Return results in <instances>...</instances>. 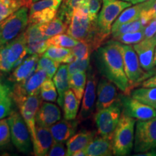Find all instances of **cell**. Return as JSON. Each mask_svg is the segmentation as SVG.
<instances>
[{"instance_id":"74e56055","label":"cell","mask_w":156,"mask_h":156,"mask_svg":"<svg viewBox=\"0 0 156 156\" xmlns=\"http://www.w3.org/2000/svg\"><path fill=\"white\" fill-rule=\"evenodd\" d=\"M144 29L145 28L142 29V30H140L136 31V32L128 33V34L121 35V36H117L116 38L113 39L124 44L134 45L138 44V43L142 41L145 38V32H144Z\"/></svg>"},{"instance_id":"d590c367","label":"cell","mask_w":156,"mask_h":156,"mask_svg":"<svg viewBox=\"0 0 156 156\" xmlns=\"http://www.w3.org/2000/svg\"><path fill=\"white\" fill-rule=\"evenodd\" d=\"M145 25L142 23V20L139 18L134 21H131V22L124 23V24L120 25L116 30L112 32V35L113 38H114L117 36H121V35L140 30L142 29L145 28Z\"/></svg>"},{"instance_id":"9a60e30c","label":"cell","mask_w":156,"mask_h":156,"mask_svg":"<svg viewBox=\"0 0 156 156\" xmlns=\"http://www.w3.org/2000/svg\"><path fill=\"white\" fill-rule=\"evenodd\" d=\"M28 54L42 55L49 47L47 39L43 36L39 24H28L25 30Z\"/></svg>"},{"instance_id":"db71d44e","label":"cell","mask_w":156,"mask_h":156,"mask_svg":"<svg viewBox=\"0 0 156 156\" xmlns=\"http://www.w3.org/2000/svg\"><path fill=\"white\" fill-rule=\"evenodd\" d=\"M122 1H126V2H131V0H122Z\"/></svg>"},{"instance_id":"bcb514c9","label":"cell","mask_w":156,"mask_h":156,"mask_svg":"<svg viewBox=\"0 0 156 156\" xmlns=\"http://www.w3.org/2000/svg\"><path fill=\"white\" fill-rule=\"evenodd\" d=\"M145 38H151L154 36L156 33V17L152 19L144 29Z\"/></svg>"},{"instance_id":"d6a6232c","label":"cell","mask_w":156,"mask_h":156,"mask_svg":"<svg viewBox=\"0 0 156 156\" xmlns=\"http://www.w3.org/2000/svg\"><path fill=\"white\" fill-rule=\"evenodd\" d=\"M23 6H26L25 0H0V22Z\"/></svg>"},{"instance_id":"277c9868","label":"cell","mask_w":156,"mask_h":156,"mask_svg":"<svg viewBox=\"0 0 156 156\" xmlns=\"http://www.w3.org/2000/svg\"><path fill=\"white\" fill-rule=\"evenodd\" d=\"M135 125V119L122 114L113 135L114 155L117 156L129 155L134 145Z\"/></svg>"},{"instance_id":"d4e9b609","label":"cell","mask_w":156,"mask_h":156,"mask_svg":"<svg viewBox=\"0 0 156 156\" xmlns=\"http://www.w3.org/2000/svg\"><path fill=\"white\" fill-rule=\"evenodd\" d=\"M53 81L58 93L57 103L60 107H63L64 94L69 89V73L67 64H63L59 66L54 76Z\"/></svg>"},{"instance_id":"f546056e","label":"cell","mask_w":156,"mask_h":156,"mask_svg":"<svg viewBox=\"0 0 156 156\" xmlns=\"http://www.w3.org/2000/svg\"><path fill=\"white\" fill-rule=\"evenodd\" d=\"M86 83V72H78L69 75V89L73 91L80 101H81L82 98L83 97Z\"/></svg>"},{"instance_id":"8fae6325","label":"cell","mask_w":156,"mask_h":156,"mask_svg":"<svg viewBox=\"0 0 156 156\" xmlns=\"http://www.w3.org/2000/svg\"><path fill=\"white\" fill-rule=\"evenodd\" d=\"M41 101L40 93H38L25 97L15 102L26 123L32 142L36 139V114L42 103Z\"/></svg>"},{"instance_id":"52a82bcc","label":"cell","mask_w":156,"mask_h":156,"mask_svg":"<svg viewBox=\"0 0 156 156\" xmlns=\"http://www.w3.org/2000/svg\"><path fill=\"white\" fill-rule=\"evenodd\" d=\"M122 114V105L119 98L111 106L96 112L94 120L99 135L113 139Z\"/></svg>"},{"instance_id":"6da1fadb","label":"cell","mask_w":156,"mask_h":156,"mask_svg":"<svg viewBox=\"0 0 156 156\" xmlns=\"http://www.w3.org/2000/svg\"><path fill=\"white\" fill-rule=\"evenodd\" d=\"M94 56L99 73L115 84L124 94L130 95L132 90L124 70L118 41L113 39L102 44L96 50Z\"/></svg>"},{"instance_id":"cb8c5ba5","label":"cell","mask_w":156,"mask_h":156,"mask_svg":"<svg viewBox=\"0 0 156 156\" xmlns=\"http://www.w3.org/2000/svg\"><path fill=\"white\" fill-rule=\"evenodd\" d=\"M95 136V132L82 130L70 137L67 141V155L73 156L76 152L85 150Z\"/></svg>"},{"instance_id":"1f68e13d","label":"cell","mask_w":156,"mask_h":156,"mask_svg":"<svg viewBox=\"0 0 156 156\" xmlns=\"http://www.w3.org/2000/svg\"><path fill=\"white\" fill-rule=\"evenodd\" d=\"M57 11L51 8H45L30 13L28 16V24H42L55 18Z\"/></svg>"},{"instance_id":"44dd1931","label":"cell","mask_w":156,"mask_h":156,"mask_svg":"<svg viewBox=\"0 0 156 156\" xmlns=\"http://www.w3.org/2000/svg\"><path fill=\"white\" fill-rule=\"evenodd\" d=\"M87 156H110L114 155L112 139L95 136L84 150Z\"/></svg>"},{"instance_id":"ac0fdd59","label":"cell","mask_w":156,"mask_h":156,"mask_svg":"<svg viewBox=\"0 0 156 156\" xmlns=\"http://www.w3.org/2000/svg\"><path fill=\"white\" fill-rule=\"evenodd\" d=\"M59 107L50 102H42L36 114V126L50 127L61 120Z\"/></svg>"},{"instance_id":"816d5d0a","label":"cell","mask_w":156,"mask_h":156,"mask_svg":"<svg viewBox=\"0 0 156 156\" xmlns=\"http://www.w3.org/2000/svg\"><path fill=\"white\" fill-rule=\"evenodd\" d=\"M154 66L156 67V48H155V56H154Z\"/></svg>"},{"instance_id":"3957f363","label":"cell","mask_w":156,"mask_h":156,"mask_svg":"<svg viewBox=\"0 0 156 156\" xmlns=\"http://www.w3.org/2000/svg\"><path fill=\"white\" fill-rule=\"evenodd\" d=\"M118 46L122 52L124 70L131 90H133L137 85H141L142 82L155 75L156 73L155 69L146 72L142 69L140 65L137 54L132 46L130 45L122 44L119 41Z\"/></svg>"},{"instance_id":"83f0119b","label":"cell","mask_w":156,"mask_h":156,"mask_svg":"<svg viewBox=\"0 0 156 156\" xmlns=\"http://www.w3.org/2000/svg\"><path fill=\"white\" fill-rule=\"evenodd\" d=\"M43 55L63 64H69L75 60L71 49L60 46H50Z\"/></svg>"},{"instance_id":"60d3db41","label":"cell","mask_w":156,"mask_h":156,"mask_svg":"<svg viewBox=\"0 0 156 156\" xmlns=\"http://www.w3.org/2000/svg\"><path fill=\"white\" fill-rule=\"evenodd\" d=\"M90 67V58L85 59H75L67 64L69 75L78 72H86Z\"/></svg>"},{"instance_id":"30bf717a","label":"cell","mask_w":156,"mask_h":156,"mask_svg":"<svg viewBox=\"0 0 156 156\" xmlns=\"http://www.w3.org/2000/svg\"><path fill=\"white\" fill-rule=\"evenodd\" d=\"M47 78V74L37 65L36 69L26 79L20 83H15L11 95L13 101H17L29 95L40 93L43 83Z\"/></svg>"},{"instance_id":"8992f818","label":"cell","mask_w":156,"mask_h":156,"mask_svg":"<svg viewBox=\"0 0 156 156\" xmlns=\"http://www.w3.org/2000/svg\"><path fill=\"white\" fill-rule=\"evenodd\" d=\"M29 8L23 6L0 22V46L14 39L28 25Z\"/></svg>"},{"instance_id":"2e32d148","label":"cell","mask_w":156,"mask_h":156,"mask_svg":"<svg viewBox=\"0 0 156 156\" xmlns=\"http://www.w3.org/2000/svg\"><path fill=\"white\" fill-rule=\"evenodd\" d=\"M116 85L106 77L101 78L97 85L96 112L107 108L118 99Z\"/></svg>"},{"instance_id":"7bdbcfd3","label":"cell","mask_w":156,"mask_h":156,"mask_svg":"<svg viewBox=\"0 0 156 156\" xmlns=\"http://www.w3.org/2000/svg\"><path fill=\"white\" fill-rule=\"evenodd\" d=\"M13 99L11 94L0 101V119H5L11 114Z\"/></svg>"},{"instance_id":"9c48e42d","label":"cell","mask_w":156,"mask_h":156,"mask_svg":"<svg viewBox=\"0 0 156 156\" xmlns=\"http://www.w3.org/2000/svg\"><path fill=\"white\" fill-rule=\"evenodd\" d=\"M134 151L142 153L156 148V117L136 123Z\"/></svg>"},{"instance_id":"681fc988","label":"cell","mask_w":156,"mask_h":156,"mask_svg":"<svg viewBox=\"0 0 156 156\" xmlns=\"http://www.w3.org/2000/svg\"><path fill=\"white\" fill-rule=\"evenodd\" d=\"M147 1V0H131V2L132 5H136V4H139V3H142L144 2Z\"/></svg>"},{"instance_id":"7dc6e473","label":"cell","mask_w":156,"mask_h":156,"mask_svg":"<svg viewBox=\"0 0 156 156\" xmlns=\"http://www.w3.org/2000/svg\"><path fill=\"white\" fill-rule=\"evenodd\" d=\"M12 90H10V87H9L8 85L4 83L0 80V101L2 100L7 95L11 94Z\"/></svg>"},{"instance_id":"4dcf8cb0","label":"cell","mask_w":156,"mask_h":156,"mask_svg":"<svg viewBox=\"0 0 156 156\" xmlns=\"http://www.w3.org/2000/svg\"><path fill=\"white\" fill-rule=\"evenodd\" d=\"M82 0H63L57 11L56 16L64 23L69 25L73 12L80 5Z\"/></svg>"},{"instance_id":"4316f807","label":"cell","mask_w":156,"mask_h":156,"mask_svg":"<svg viewBox=\"0 0 156 156\" xmlns=\"http://www.w3.org/2000/svg\"><path fill=\"white\" fill-rule=\"evenodd\" d=\"M69 25L63 20L56 17L52 20L46 23L39 24L41 32L46 39L53 37L56 35L64 34L67 32Z\"/></svg>"},{"instance_id":"e575fe53","label":"cell","mask_w":156,"mask_h":156,"mask_svg":"<svg viewBox=\"0 0 156 156\" xmlns=\"http://www.w3.org/2000/svg\"><path fill=\"white\" fill-rule=\"evenodd\" d=\"M40 95L42 100L48 102H56L58 98L57 90L51 79H46L41 86Z\"/></svg>"},{"instance_id":"4fadbf2b","label":"cell","mask_w":156,"mask_h":156,"mask_svg":"<svg viewBox=\"0 0 156 156\" xmlns=\"http://www.w3.org/2000/svg\"><path fill=\"white\" fill-rule=\"evenodd\" d=\"M96 83L97 78L92 68L89 67L87 75L86 87L83 95L81 109L77 117V120L79 123L89 119L93 114L96 98Z\"/></svg>"},{"instance_id":"7c38bea8","label":"cell","mask_w":156,"mask_h":156,"mask_svg":"<svg viewBox=\"0 0 156 156\" xmlns=\"http://www.w3.org/2000/svg\"><path fill=\"white\" fill-rule=\"evenodd\" d=\"M122 105V114L136 119L137 120H148L156 117V109L140 102L129 95L119 96Z\"/></svg>"},{"instance_id":"484cf974","label":"cell","mask_w":156,"mask_h":156,"mask_svg":"<svg viewBox=\"0 0 156 156\" xmlns=\"http://www.w3.org/2000/svg\"><path fill=\"white\" fill-rule=\"evenodd\" d=\"M80 101L78 100L75 93L69 89L64 94L63 111L64 119L74 120L77 119Z\"/></svg>"},{"instance_id":"8d00e7d4","label":"cell","mask_w":156,"mask_h":156,"mask_svg":"<svg viewBox=\"0 0 156 156\" xmlns=\"http://www.w3.org/2000/svg\"><path fill=\"white\" fill-rule=\"evenodd\" d=\"M59 66V62L44 55L40 56L38 62V67L41 68L46 72L48 79H52L54 77Z\"/></svg>"},{"instance_id":"5bb4252c","label":"cell","mask_w":156,"mask_h":156,"mask_svg":"<svg viewBox=\"0 0 156 156\" xmlns=\"http://www.w3.org/2000/svg\"><path fill=\"white\" fill-rule=\"evenodd\" d=\"M4 45L5 46L7 62L12 69L18 66L28 54L25 30Z\"/></svg>"},{"instance_id":"ee69618b","label":"cell","mask_w":156,"mask_h":156,"mask_svg":"<svg viewBox=\"0 0 156 156\" xmlns=\"http://www.w3.org/2000/svg\"><path fill=\"white\" fill-rule=\"evenodd\" d=\"M102 0H89L88 3V17L93 22L97 20L98 12L101 7Z\"/></svg>"},{"instance_id":"5b68a950","label":"cell","mask_w":156,"mask_h":156,"mask_svg":"<svg viewBox=\"0 0 156 156\" xmlns=\"http://www.w3.org/2000/svg\"><path fill=\"white\" fill-rule=\"evenodd\" d=\"M102 9L98 15L97 28L104 40L112 34V25L122 12L132 4L122 0H102Z\"/></svg>"},{"instance_id":"c3c4849f","label":"cell","mask_w":156,"mask_h":156,"mask_svg":"<svg viewBox=\"0 0 156 156\" xmlns=\"http://www.w3.org/2000/svg\"><path fill=\"white\" fill-rule=\"evenodd\" d=\"M142 87H156V75L151 76V77L147 78L145 81L142 82L141 84Z\"/></svg>"},{"instance_id":"ba28073f","label":"cell","mask_w":156,"mask_h":156,"mask_svg":"<svg viewBox=\"0 0 156 156\" xmlns=\"http://www.w3.org/2000/svg\"><path fill=\"white\" fill-rule=\"evenodd\" d=\"M10 127L11 140L17 151L23 153H29L32 150L31 136L22 115L12 112L7 118Z\"/></svg>"},{"instance_id":"f907efd6","label":"cell","mask_w":156,"mask_h":156,"mask_svg":"<svg viewBox=\"0 0 156 156\" xmlns=\"http://www.w3.org/2000/svg\"><path fill=\"white\" fill-rule=\"evenodd\" d=\"M37 1H39V0H25V2H26V7H28L29 8V7H30L31 4L36 2Z\"/></svg>"},{"instance_id":"f1b7e54d","label":"cell","mask_w":156,"mask_h":156,"mask_svg":"<svg viewBox=\"0 0 156 156\" xmlns=\"http://www.w3.org/2000/svg\"><path fill=\"white\" fill-rule=\"evenodd\" d=\"M130 95L140 102L156 109V87L136 88L131 91Z\"/></svg>"},{"instance_id":"f6af8a7d","label":"cell","mask_w":156,"mask_h":156,"mask_svg":"<svg viewBox=\"0 0 156 156\" xmlns=\"http://www.w3.org/2000/svg\"><path fill=\"white\" fill-rule=\"evenodd\" d=\"M48 156H64L67 155V149L64 142H55L53 143L47 153Z\"/></svg>"},{"instance_id":"603a6c76","label":"cell","mask_w":156,"mask_h":156,"mask_svg":"<svg viewBox=\"0 0 156 156\" xmlns=\"http://www.w3.org/2000/svg\"><path fill=\"white\" fill-rule=\"evenodd\" d=\"M154 0H147L144 2L136 4L132 7H127L122 12V13L119 15L116 20L114 21V24L112 25V32L116 30L120 25L124 23L134 21L135 20L140 18L142 11L147 8L148 6H150L153 2Z\"/></svg>"},{"instance_id":"f5cc1de1","label":"cell","mask_w":156,"mask_h":156,"mask_svg":"<svg viewBox=\"0 0 156 156\" xmlns=\"http://www.w3.org/2000/svg\"><path fill=\"white\" fill-rule=\"evenodd\" d=\"M153 38H155V40H156V33H155V35H154Z\"/></svg>"},{"instance_id":"7402d4cb","label":"cell","mask_w":156,"mask_h":156,"mask_svg":"<svg viewBox=\"0 0 156 156\" xmlns=\"http://www.w3.org/2000/svg\"><path fill=\"white\" fill-rule=\"evenodd\" d=\"M39 58L40 55L38 54H31V56L27 57L13 70L9 76V80L20 83L26 79L36 69Z\"/></svg>"},{"instance_id":"ffe728a7","label":"cell","mask_w":156,"mask_h":156,"mask_svg":"<svg viewBox=\"0 0 156 156\" xmlns=\"http://www.w3.org/2000/svg\"><path fill=\"white\" fill-rule=\"evenodd\" d=\"M79 122L77 119L59 120L49 129L55 142H65L77 131Z\"/></svg>"},{"instance_id":"e0dca14e","label":"cell","mask_w":156,"mask_h":156,"mask_svg":"<svg viewBox=\"0 0 156 156\" xmlns=\"http://www.w3.org/2000/svg\"><path fill=\"white\" fill-rule=\"evenodd\" d=\"M134 49L137 54L140 65L146 72L153 69L154 56L156 48V40L153 37L144 38L142 41L133 45Z\"/></svg>"},{"instance_id":"7a4b0ae2","label":"cell","mask_w":156,"mask_h":156,"mask_svg":"<svg viewBox=\"0 0 156 156\" xmlns=\"http://www.w3.org/2000/svg\"><path fill=\"white\" fill-rule=\"evenodd\" d=\"M67 33L80 41L87 43L92 51L97 50L105 41L99 34L96 21H91L88 17V12L79 7L73 12Z\"/></svg>"},{"instance_id":"d6986e66","label":"cell","mask_w":156,"mask_h":156,"mask_svg":"<svg viewBox=\"0 0 156 156\" xmlns=\"http://www.w3.org/2000/svg\"><path fill=\"white\" fill-rule=\"evenodd\" d=\"M54 140L49 127L36 126V139L33 141L34 155L36 156L47 155Z\"/></svg>"},{"instance_id":"ab89813d","label":"cell","mask_w":156,"mask_h":156,"mask_svg":"<svg viewBox=\"0 0 156 156\" xmlns=\"http://www.w3.org/2000/svg\"><path fill=\"white\" fill-rule=\"evenodd\" d=\"M75 59H85L90 58L92 50L87 43L79 41L77 45L71 48Z\"/></svg>"},{"instance_id":"f35d334b","label":"cell","mask_w":156,"mask_h":156,"mask_svg":"<svg viewBox=\"0 0 156 156\" xmlns=\"http://www.w3.org/2000/svg\"><path fill=\"white\" fill-rule=\"evenodd\" d=\"M63 0H39L32 3L29 7V14L45 8H51L58 10Z\"/></svg>"},{"instance_id":"836d02e7","label":"cell","mask_w":156,"mask_h":156,"mask_svg":"<svg viewBox=\"0 0 156 156\" xmlns=\"http://www.w3.org/2000/svg\"><path fill=\"white\" fill-rule=\"evenodd\" d=\"M80 41L74 38L69 34H58L47 39L48 46H56L60 47L72 48L79 43Z\"/></svg>"},{"instance_id":"b9f144b4","label":"cell","mask_w":156,"mask_h":156,"mask_svg":"<svg viewBox=\"0 0 156 156\" xmlns=\"http://www.w3.org/2000/svg\"><path fill=\"white\" fill-rule=\"evenodd\" d=\"M10 139V127L7 119H0V147L7 145Z\"/></svg>"}]
</instances>
